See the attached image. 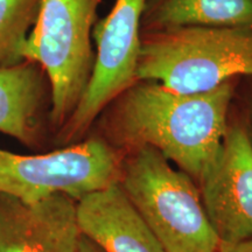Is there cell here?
I'll return each mask as SVG.
<instances>
[{
  "label": "cell",
  "instance_id": "4fadbf2b",
  "mask_svg": "<svg viewBox=\"0 0 252 252\" xmlns=\"http://www.w3.org/2000/svg\"><path fill=\"white\" fill-rule=\"evenodd\" d=\"M217 252H252V238L237 243H220Z\"/></svg>",
  "mask_w": 252,
  "mask_h": 252
},
{
  "label": "cell",
  "instance_id": "5bb4252c",
  "mask_svg": "<svg viewBox=\"0 0 252 252\" xmlns=\"http://www.w3.org/2000/svg\"><path fill=\"white\" fill-rule=\"evenodd\" d=\"M77 252H104L102 249H99L93 241L87 238L86 236L82 235L80 238V243H78Z\"/></svg>",
  "mask_w": 252,
  "mask_h": 252
},
{
  "label": "cell",
  "instance_id": "277c9868",
  "mask_svg": "<svg viewBox=\"0 0 252 252\" xmlns=\"http://www.w3.org/2000/svg\"><path fill=\"white\" fill-rule=\"evenodd\" d=\"M102 0H40L25 60L45 69L52 88L50 126L61 130L77 108L93 75V32ZM54 139V137H53Z\"/></svg>",
  "mask_w": 252,
  "mask_h": 252
},
{
  "label": "cell",
  "instance_id": "7c38bea8",
  "mask_svg": "<svg viewBox=\"0 0 252 252\" xmlns=\"http://www.w3.org/2000/svg\"><path fill=\"white\" fill-rule=\"evenodd\" d=\"M39 7L40 0H0V67L25 61L27 37Z\"/></svg>",
  "mask_w": 252,
  "mask_h": 252
},
{
  "label": "cell",
  "instance_id": "8992f818",
  "mask_svg": "<svg viewBox=\"0 0 252 252\" xmlns=\"http://www.w3.org/2000/svg\"><path fill=\"white\" fill-rule=\"evenodd\" d=\"M145 4L146 0H116L105 19L94 25L93 75L77 108L54 135L56 146L83 140L105 106L137 82Z\"/></svg>",
  "mask_w": 252,
  "mask_h": 252
},
{
  "label": "cell",
  "instance_id": "30bf717a",
  "mask_svg": "<svg viewBox=\"0 0 252 252\" xmlns=\"http://www.w3.org/2000/svg\"><path fill=\"white\" fill-rule=\"evenodd\" d=\"M81 234L104 252H166L119 180L76 201Z\"/></svg>",
  "mask_w": 252,
  "mask_h": 252
},
{
  "label": "cell",
  "instance_id": "9c48e42d",
  "mask_svg": "<svg viewBox=\"0 0 252 252\" xmlns=\"http://www.w3.org/2000/svg\"><path fill=\"white\" fill-rule=\"evenodd\" d=\"M50 110L52 88L39 63L25 60L0 67V133L41 149L53 134Z\"/></svg>",
  "mask_w": 252,
  "mask_h": 252
},
{
  "label": "cell",
  "instance_id": "6da1fadb",
  "mask_svg": "<svg viewBox=\"0 0 252 252\" xmlns=\"http://www.w3.org/2000/svg\"><path fill=\"white\" fill-rule=\"evenodd\" d=\"M241 78L203 94H181L137 81L113 98L94 125L116 149L150 146L200 181L216 159ZM94 127V126H93Z\"/></svg>",
  "mask_w": 252,
  "mask_h": 252
},
{
  "label": "cell",
  "instance_id": "7a4b0ae2",
  "mask_svg": "<svg viewBox=\"0 0 252 252\" xmlns=\"http://www.w3.org/2000/svg\"><path fill=\"white\" fill-rule=\"evenodd\" d=\"M137 81L181 94H203L252 77V30L186 26L141 32Z\"/></svg>",
  "mask_w": 252,
  "mask_h": 252
},
{
  "label": "cell",
  "instance_id": "5b68a950",
  "mask_svg": "<svg viewBox=\"0 0 252 252\" xmlns=\"http://www.w3.org/2000/svg\"><path fill=\"white\" fill-rule=\"evenodd\" d=\"M124 154L94 132L78 143L46 153L0 149V193L26 202L55 194L78 201L119 180Z\"/></svg>",
  "mask_w": 252,
  "mask_h": 252
},
{
  "label": "cell",
  "instance_id": "9a60e30c",
  "mask_svg": "<svg viewBox=\"0 0 252 252\" xmlns=\"http://www.w3.org/2000/svg\"><path fill=\"white\" fill-rule=\"evenodd\" d=\"M247 131L250 137V140L252 143V89L250 94V98H249V108H248V124L245 125Z\"/></svg>",
  "mask_w": 252,
  "mask_h": 252
},
{
  "label": "cell",
  "instance_id": "3957f363",
  "mask_svg": "<svg viewBox=\"0 0 252 252\" xmlns=\"http://www.w3.org/2000/svg\"><path fill=\"white\" fill-rule=\"evenodd\" d=\"M119 184L166 252H217L220 239L187 173L159 151H124Z\"/></svg>",
  "mask_w": 252,
  "mask_h": 252
},
{
  "label": "cell",
  "instance_id": "8fae6325",
  "mask_svg": "<svg viewBox=\"0 0 252 252\" xmlns=\"http://www.w3.org/2000/svg\"><path fill=\"white\" fill-rule=\"evenodd\" d=\"M186 26L252 30V0H146L141 32Z\"/></svg>",
  "mask_w": 252,
  "mask_h": 252
},
{
  "label": "cell",
  "instance_id": "52a82bcc",
  "mask_svg": "<svg viewBox=\"0 0 252 252\" xmlns=\"http://www.w3.org/2000/svg\"><path fill=\"white\" fill-rule=\"evenodd\" d=\"M200 184L220 243L252 238V143L243 123H229L220 153Z\"/></svg>",
  "mask_w": 252,
  "mask_h": 252
},
{
  "label": "cell",
  "instance_id": "ba28073f",
  "mask_svg": "<svg viewBox=\"0 0 252 252\" xmlns=\"http://www.w3.org/2000/svg\"><path fill=\"white\" fill-rule=\"evenodd\" d=\"M81 236L74 198L26 202L0 193V252H77Z\"/></svg>",
  "mask_w": 252,
  "mask_h": 252
}]
</instances>
